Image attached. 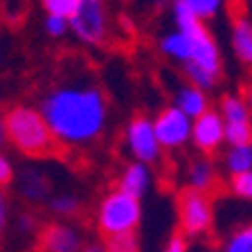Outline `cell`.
I'll use <instances>...</instances> for the list:
<instances>
[{
	"label": "cell",
	"mask_w": 252,
	"mask_h": 252,
	"mask_svg": "<svg viewBox=\"0 0 252 252\" xmlns=\"http://www.w3.org/2000/svg\"><path fill=\"white\" fill-rule=\"evenodd\" d=\"M38 110L65 149L97 142L108 124V97L101 86L84 79L52 86L43 94Z\"/></svg>",
	"instance_id": "6da1fadb"
},
{
	"label": "cell",
	"mask_w": 252,
	"mask_h": 252,
	"mask_svg": "<svg viewBox=\"0 0 252 252\" xmlns=\"http://www.w3.org/2000/svg\"><path fill=\"white\" fill-rule=\"evenodd\" d=\"M5 133L11 147L32 160H54L65 156V147L54 137L38 108L16 104L5 113Z\"/></svg>",
	"instance_id": "7a4b0ae2"
},
{
	"label": "cell",
	"mask_w": 252,
	"mask_h": 252,
	"mask_svg": "<svg viewBox=\"0 0 252 252\" xmlns=\"http://www.w3.org/2000/svg\"><path fill=\"white\" fill-rule=\"evenodd\" d=\"M142 223L140 198L126 194L122 189H113L101 198L97 207V232L101 239L122 232H137Z\"/></svg>",
	"instance_id": "3957f363"
},
{
	"label": "cell",
	"mask_w": 252,
	"mask_h": 252,
	"mask_svg": "<svg viewBox=\"0 0 252 252\" xmlns=\"http://www.w3.org/2000/svg\"><path fill=\"white\" fill-rule=\"evenodd\" d=\"M176 216H178V232L187 239L207 234L214 225L212 196L191 187L180 189L176 196Z\"/></svg>",
	"instance_id": "277c9868"
},
{
	"label": "cell",
	"mask_w": 252,
	"mask_h": 252,
	"mask_svg": "<svg viewBox=\"0 0 252 252\" xmlns=\"http://www.w3.org/2000/svg\"><path fill=\"white\" fill-rule=\"evenodd\" d=\"M70 32L86 45H104L110 32L106 0H79L70 16Z\"/></svg>",
	"instance_id": "5b68a950"
},
{
	"label": "cell",
	"mask_w": 252,
	"mask_h": 252,
	"mask_svg": "<svg viewBox=\"0 0 252 252\" xmlns=\"http://www.w3.org/2000/svg\"><path fill=\"white\" fill-rule=\"evenodd\" d=\"M124 144L128 149L135 162L144 164H156L162 156V147L156 137V128H153V120L147 115H135L128 120L124 128Z\"/></svg>",
	"instance_id": "8992f818"
},
{
	"label": "cell",
	"mask_w": 252,
	"mask_h": 252,
	"mask_svg": "<svg viewBox=\"0 0 252 252\" xmlns=\"http://www.w3.org/2000/svg\"><path fill=\"white\" fill-rule=\"evenodd\" d=\"M219 115L225 126V144H250L252 142V113L241 93H227L220 97Z\"/></svg>",
	"instance_id": "52a82bcc"
},
{
	"label": "cell",
	"mask_w": 252,
	"mask_h": 252,
	"mask_svg": "<svg viewBox=\"0 0 252 252\" xmlns=\"http://www.w3.org/2000/svg\"><path fill=\"white\" fill-rule=\"evenodd\" d=\"M153 128L162 151H180L191 142V117H187L173 104L158 113Z\"/></svg>",
	"instance_id": "ba28073f"
},
{
	"label": "cell",
	"mask_w": 252,
	"mask_h": 252,
	"mask_svg": "<svg viewBox=\"0 0 252 252\" xmlns=\"http://www.w3.org/2000/svg\"><path fill=\"white\" fill-rule=\"evenodd\" d=\"M191 144L200 156L207 158H212L225 144V126H223L219 110L210 108L196 120H191Z\"/></svg>",
	"instance_id": "9c48e42d"
},
{
	"label": "cell",
	"mask_w": 252,
	"mask_h": 252,
	"mask_svg": "<svg viewBox=\"0 0 252 252\" xmlns=\"http://www.w3.org/2000/svg\"><path fill=\"white\" fill-rule=\"evenodd\" d=\"M84 243L74 227L50 220L36 230V252H81Z\"/></svg>",
	"instance_id": "30bf717a"
},
{
	"label": "cell",
	"mask_w": 252,
	"mask_h": 252,
	"mask_svg": "<svg viewBox=\"0 0 252 252\" xmlns=\"http://www.w3.org/2000/svg\"><path fill=\"white\" fill-rule=\"evenodd\" d=\"M187 187L198 189L203 194H210L214 198L216 189L220 187V176H219V167L214 164V160L207 156H200L196 160H191L187 167Z\"/></svg>",
	"instance_id": "8fae6325"
},
{
	"label": "cell",
	"mask_w": 252,
	"mask_h": 252,
	"mask_svg": "<svg viewBox=\"0 0 252 252\" xmlns=\"http://www.w3.org/2000/svg\"><path fill=\"white\" fill-rule=\"evenodd\" d=\"M151 180H153V173L149 164L131 162L122 169L120 178H117V189L135 196V198H142L149 191V187H151Z\"/></svg>",
	"instance_id": "7c38bea8"
},
{
	"label": "cell",
	"mask_w": 252,
	"mask_h": 252,
	"mask_svg": "<svg viewBox=\"0 0 252 252\" xmlns=\"http://www.w3.org/2000/svg\"><path fill=\"white\" fill-rule=\"evenodd\" d=\"M232 52L243 65H252V18L246 14L236 16L230 27Z\"/></svg>",
	"instance_id": "4fadbf2b"
},
{
	"label": "cell",
	"mask_w": 252,
	"mask_h": 252,
	"mask_svg": "<svg viewBox=\"0 0 252 252\" xmlns=\"http://www.w3.org/2000/svg\"><path fill=\"white\" fill-rule=\"evenodd\" d=\"M173 106L180 108L187 117L196 120L198 115H203L205 110H210V97L207 93L191 84H183L176 88V94H173Z\"/></svg>",
	"instance_id": "5bb4252c"
},
{
	"label": "cell",
	"mask_w": 252,
	"mask_h": 252,
	"mask_svg": "<svg viewBox=\"0 0 252 252\" xmlns=\"http://www.w3.org/2000/svg\"><path fill=\"white\" fill-rule=\"evenodd\" d=\"M223 167L227 176L250 171L252 169V149L250 144H227V151L223 156Z\"/></svg>",
	"instance_id": "9a60e30c"
},
{
	"label": "cell",
	"mask_w": 252,
	"mask_h": 252,
	"mask_svg": "<svg viewBox=\"0 0 252 252\" xmlns=\"http://www.w3.org/2000/svg\"><path fill=\"white\" fill-rule=\"evenodd\" d=\"M21 191L27 200H32V203H41V200H45L47 196H50V183H47V178L41 171H36V169H27V171L23 173V178H21Z\"/></svg>",
	"instance_id": "2e32d148"
},
{
	"label": "cell",
	"mask_w": 252,
	"mask_h": 252,
	"mask_svg": "<svg viewBox=\"0 0 252 252\" xmlns=\"http://www.w3.org/2000/svg\"><path fill=\"white\" fill-rule=\"evenodd\" d=\"M176 5H180L187 14H191L196 21L207 23L223 11L227 0H171Z\"/></svg>",
	"instance_id": "e0dca14e"
},
{
	"label": "cell",
	"mask_w": 252,
	"mask_h": 252,
	"mask_svg": "<svg viewBox=\"0 0 252 252\" xmlns=\"http://www.w3.org/2000/svg\"><path fill=\"white\" fill-rule=\"evenodd\" d=\"M106 252H140V236L137 232H122L101 239Z\"/></svg>",
	"instance_id": "ac0fdd59"
},
{
	"label": "cell",
	"mask_w": 252,
	"mask_h": 252,
	"mask_svg": "<svg viewBox=\"0 0 252 252\" xmlns=\"http://www.w3.org/2000/svg\"><path fill=\"white\" fill-rule=\"evenodd\" d=\"M220 252H252V223L236 227L230 234Z\"/></svg>",
	"instance_id": "d6986e66"
},
{
	"label": "cell",
	"mask_w": 252,
	"mask_h": 252,
	"mask_svg": "<svg viewBox=\"0 0 252 252\" xmlns=\"http://www.w3.org/2000/svg\"><path fill=\"white\" fill-rule=\"evenodd\" d=\"M50 210L59 216H77L81 212V200L74 194H59L50 200Z\"/></svg>",
	"instance_id": "ffe728a7"
},
{
	"label": "cell",
	"mask_w": 252,
	"mask_h": 252,
	"mask_svg": "<svg viewBox=\"0 0 252 252\" xmlns=\"http://www.w3.org/2000/svg\"><path fill=\"white\" fill-rule=\"evenodd\" d=\"M227 189H230L236 198L252 200V169L250 171H243V173H236V176H230Z\"/></svg>",
	"instance_id": "44dd1931"
},
{
	"label": "cell",
	"mask_w": 252,
	"mask_h": 252,
	"mask_svg": "<svg viewBox=\"0 0 252 252\" xmlns=\"http://www.w3.org/2000/svg\"><path fill=\"white\" fill-rule=\"evenodd\" d=\"M79 0H41V7L45 9L47 16H61V18H68L77 11Z\"/></svg>",
	"instance_id": "7402d4cb"
},
{
	"label": "cell",
	"mask_w": 252,
	"mask_h": 252,
	"mask_svg": "<svg viewBox=\"0 0 252 252\" xmlns=\"http://www.w3.org/2000/svg\"><path fill=\"white\" fill-rule=\"evenodd\" d=\"M43 27H45L47 36L61 38V36H65V34L70 32V21L68 18H61V16H45Z\"/></svg>",
	"instance_id": "603a6c76"
},
{
	"label": "cell",
	"mask_w": 252,
	"mask_h": 252,
	"mask_svg": "<svg viewBox=\"0 0 252 252\" xmlns=\"http://www.w3.org/2000/svg\"><path fill=\"white\" fill-rule=\"evenodd\" d=\"M14 183V167H11L9 158L0 151V187L5 189Z\"/></svg>",
	"instance_id": "cb8c5ba5"
},
{
	"label": "cell",
	"mask_w": 252,
	"mask_h": 252,
	"mask_svg": "<svg viewBox=\"0 0 252 252\" xmlns=\"http://www.w3.org/2000/svg\"><path fill=\"white\" fill-rule=\"evenodd\" d=\"M162 252H187V236L180 234V232L171 234V239L167 241Z\"/></svg>",
	"instance_id": "d4e9b609"
},
{
	"label": "cell",
	"mask_w": 252,
	"mask_h": 252,
	"mask_svg": "<svg viewBox=\"0 0 252 252\" xmlns=\"http://www.w3.org/2000/svg\"><path fill=\"white\" fill-rule=\"evenodd\" d=\"M7 216H9V205H7L5 191L0 187V232L5 230V225H7Z\"/></svg>",
	"instance_id": "484cf974"
},
{
	"label": "cell",
	"mask_w": 252,
	"mask_h": 252,
	"mask_svg": "<svg viewBox=\"0 0 252 252\" xmlns=\"http://www.w3.org/2000/svg\"><path fill=\"white\" fill-rule=\"evenodd\" d=\"M18 227H23V230H27V232H36V230H38L36 216H32V214L21 216V220H18Z\"/></svg>",
	"instance_id": "4316f807"
},
{
	"label": "cell",
	"mask_w": 252,
	"mask_h": 252,
	"mask_svg": "<svg viewBox=\"0 0 252 252\" xmlns=\"http://www.w3.org/2000/svg\"><path fill=\"white\" fill-rule=\"evenodd\" d=\"M241 97H243V101H246V106H248V108H250V113H252V84H248L246 88H243Z\"/></svg>",
	"instance_id": "83f0119b"
},
{
	"label": "cell",
	"mask_w": 252,
	"mask_h": 252,
	"mask_svg": "<svg viewBox=\"0 0 252 252\" xmlns=\"http://www.w3.org/2000/svg\"><path fill=\"white\" fill-rule=\"evenodd\" d=\"M81 252H106L104 250V243H86L84 248H81Z\"/></svg>",
	"instance_id": "f1b7e54d"
},
{
	"label": "cell",
	"mask_w": 252,
	"mask_h": 252,
	"mask_svg": "<svg viewBox=\"0 0 252 252\" xmlns=\"http://www.w3.org/2000/svg\"><path fill=\"white\" fill-rule=\"evenodd\" d=\"M7 142V133H5V113L0 108V144H5Z\"/></svg>",
	"instance_id": "f546056e"
},
{
	"label": "cell",
	"mask_w": 252,
	"mask_h": 252,
	"mask_svg": "<svg viewBox=\"0 0 252 252\" xmlns=\"http://www.w3.org/2000/svg\"><path fill=\"white\" fill-rule=\"evenodd\" d=\"M248 7H250V9H252V0H248Z\"/></svg>",
	"instance_id": "4dcf8cb0"
},
{
	"label": "cell",
	"mask_w": 252,
	"mask_h": 252,
	"mask_svg": "<svg viewBox=\"0 0 252 252\" xmlns=\"http://www.w3.org/2000/svg\"><path fill=\"white\" fill-rule=\"evenodd\" d=\"M250 149H252V142H250Z\"/></svg>",
	"instance_id": "1f68e13d"
},
{
	"label": "cell",
	"mask_w": 252,
	"mask_h": 252,
	"mask_svg": "<svg viewBox=\"0 0 252 252\" xmlns=\"http://www.w3.org/2000/svg\"><path fill=\"white\" fill-rule=\"evenodd\" d=\"M160 2H164V0H160Z\"/></svg>",
	"instance_id": "d6a6232c"
},
{
	"label": "cell",
	"mask_w": 252,
	"mask_h": 252,
	"mask_svg": "<svg viewBox=\"0 0 252 252\" xmlns=\"http://www.w3.org/2000/svg\"><path fill=\"white\" fill-rule=\"evenodd\" d=\"M122 2H124V0H122Z\"/></svg>",
	"instance_id": "836d02e7"
},
{
	"label": "cell",
	"mask_w": 252,
	"mask_h": 252,
	"mask_svg": "<svg viewBox=\"0 0 252 252\" xmlns=\"http://www.w3.org/2000/svg\"><path fill=\"white\" fill-rule=\"evenodd\" d=\"M250 68H252V65H250Z\"/></svg>",
	"instance_id": "e575fe53"
}]
</instances>
